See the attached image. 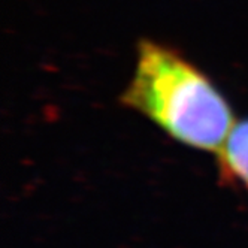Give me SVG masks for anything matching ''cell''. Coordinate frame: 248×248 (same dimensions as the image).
Returning a JSON list of instances; mask_svg holds the SVG:
<instances>
[{"label": "cell", "mask_w": 248, "mask_h": 248, "mask_svg": "<svg viewBox=\"0 0 248 248\" xmlns=\"http://www.w3.org/2000/svg\"><path fill=\"white\" fill-rule=\"evenodd\" d=\"M120 103L138 111L178 142L218 153L235 126L226 97L178 51L142 39Z\"/></svg>", "instance_id": "1"}, {"label": "cell", "mask_w": 248, "mask_h": 248, "mask_svg": "<svg viewBox=\"0 0 248 248\" xmlns=\"http://www.w3.org/2000/svg\"><path fill=\"white\" fill-rule=\"evenodd\" d=\"M217 158L224 178L248 190V118L235 123Z\"/></svg>", "instance_id": "2"}]
</instances>
